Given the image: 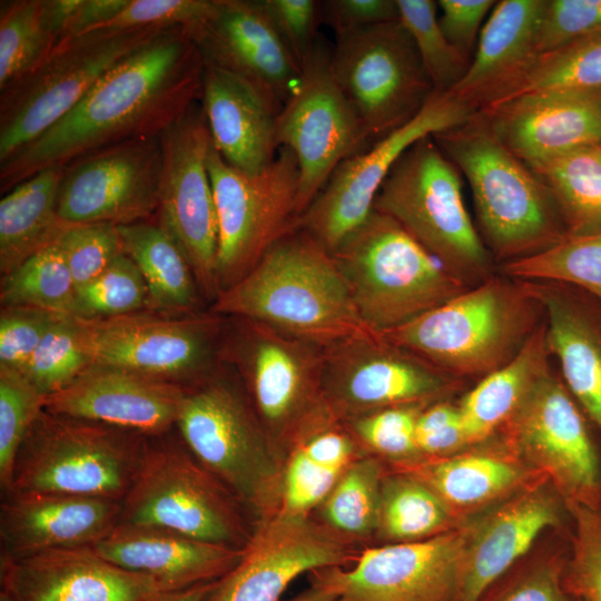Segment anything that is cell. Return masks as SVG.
Segmentation results:
<instances>
[{
	"label": "cell",
	"mask_w": 601,
	"mask_h": 601,
	"mask_svg": "<svg viewBox=\"0 0 601 601\" xmlns=\"http://www.w3.org/2000/svg\"><path fill=\"white\" fill-rule=\"evenodd\" d=\"M237 499L193 455L175 427L147 436L138 473L122 500L120 523L244 549Z\"/></svg>",
	"instance_id": "cell-8"
},
{
	"label": "cell",
	"mask_w": 601,
	"mask_h": 601,
	"mask_svg": "<svg viewBox=\"0 0 601 601\" xmlns=\"http://www.w3.org/2000/svg\"><path fill=\"white\" fill-rule=\"evenodd\" d=\"M548 186L568 236L601 230V144L528 165Z\"/></svg>",
	"instance_id": "cell-36"
},
{
	"label": "cell",
	"mask_w": 601,
	"mask_h": 601,
	"mask_svg": "<svg viewBox=\"0 0 601 601\" xmlns=\"http://www.w3.org/2000/svg\"><path fill=\"white\" fill-rule=\"evenodd\" d=\"M93 364L81 321L71 315H59L21 374L47 397L70 384Z\"/></svg>",
	"instance_id": "cell-41"
},
{
	"label": "cell",
	"mask_w": 601,
	"mask_h": 601,
	"mask_svg": "<svg viewBox=\"0 0 601 601\" xmlns=\"http://www.w3.org/2000/svg\"><path fill=\"white\" fill-rule=\"evenodd\" d=\"M417 450L432 455H447L467 445L459 406L439 402L418 414L415 427Z\"/></svg>",
	"instance_id": "cell-56"
},
{
	"label": "cell",
	"mask_w": 601,
	"mask_h": 601,
	"mask_svg": "<svg viewBox=\"0 0 601 601\" xmlns=\"http://www.w3.org/2000/svg\"><path fill=\"white\" fill-rule=\"evenodd\" d=\"M433 138L466 178L483 242L492 256L506 263L568 237L548 186L500 141L484 115L477 111Z\"/></svg>",
	"instance_id": "cell-3"
},
{
	"label": "cell",
	"mask_w": 601,
	"mask_h": 601,
	"mask_svg": "<svg viewBox=\"0 0 601 601\" xmlns=\"http://www.w3.org/2000/svg\"><path fill=\"white\" fill-rule=\"evenodd\" d=\"M43 395L24 375L0 365V486L10 489L18 450L45 408Z\"/></svg>",
	"instance_id": "cell-46"
},
{
	"label": "cell",
	"mask_w": 601,
	"mask_h": 601,
	"mask_svg": "<svg viewBox=\"0 0 601 601\" xmlns=\"http://www.w3.org/2000/svg\"><path fill=\"white\" fill-rule=\"evenodd\" d=\"M364 324L383 333L470 288L395 219L372 210L332 253Z\"/></svg>",
	"instance_id": "cell-5"
},
{
	"label": "cell",
	"mask_w": 601,
	"mask_h": 601,
	"mask_svg": "<svg viewBox=\"0 0 601 601\" xmlns=\"http://www.w3.org/2000/svg\"><path fill=\"white\" fill-rule=\"evenodd\" d=\"M294 601H338L337 595L331 590L317 587L312 592L295 599Z\"/></svg>",
	"instance_id": "cell-62"
},
{
	"label": "cell",
	"mask_w": 601,
	"mask_h": 601,
	"mask_svg": "<svg viewBox=\"0 0 601 601\" xmlns=\"http://www.w3.org/2000/svg\"><path fill=\"white\" fill-rule=\"evenodd\" d=\"M147 436L43 408L16 456L7 493H63L122 501Z\"/></svg>",
	"instance_id": "cell-7"
},
{
	"label": "cell",
	"mask_w": 601,
	"mask_h": 601,
	"mask_svg": "<svg viewBox=\"0 0 601 601\" xmlns=\"http://www.w3.org/2000/svg\"><path fill=\"white\" fill-rule=\"evenodd\" d=\"M494 0H440L439 24L453 47L472 60L481 24L486 13L493 9Z\"/></svg>",
	"instance_id": "cell-58"
},
{
	"label": "cell",
	"mask_w": 601,
	"mask_h": 601,
	"mask_svg": "<svg viewBox=\"0 0 601 601\" xmlns=\"http://www.w3.org/2000/svg\"><path fill=\"white\" fill-rule=\"evenodd\" d=\"M203 70L185 27L160 31L105 72L53 126L0 162V191L97 149L160 136L200 100Z\"/></svg>",
	"instance_id": "cell-1"
},
{
	"label": "cell",
	"mask_w": 601,
	"mask_h": 601,
	"mask_svg": "<svg viewBox=\"0 0 601 601\" xmlns=\"http://www.w3.org/2000/svg\"><path fill=\"white\" fill-rule=\"evenodd\" d=\"M471 530L370 549L352 570L324 573L318 587L338 601H456Z\"/></svg>",
	"instance_id": "cell-21"
},
{
	"label": "cell",
	"mask_w": 601,
	"mask_h": 601,
	"mask_svg": "<svg viewBox=\"0 0 601 601\" xmlns=\"http://www.w3.org/2000/svg\"><path fill=\"white\" fill-rule=\"evenodd\" d=\"M421 405L385 408L351 421L354 433L375 451L394 457L417 452L415 427Z\"/></svg>",
	"instance_id": "cell-52"
},
{
	"label": "cell",
	"mask_w": 601,
	"mask_h": 601,
	"mask_svg": "<svg viewBox=\"0 0 601 601\" xmlns=\"http://www.w3.org/2000/svg\"><path fill=\"white\" fill-rule=\"evenodd\" d=\"M80 321L95 364L126 368L187 388L224 362L227 317L209 308L189 314L145 309Z\"/></svg>",
	"instance_id": "cell-13"
},
{
	"label": "cell",
	"mask_w": 601,
	"mask_h": 601,
	"mask_svg": "<svg viewBox=\"0 0 601 601\" xmlns=\"http://www.w3.org/2000/svg\"><path fill=\"white\" fill-rule=\"evenodd\" d=\"M506 277L580 287L601 302V230L568 236L534 255L506 262Z\"/></svg>",
	"instance_id": "cell-38"
},
{
	"label": "cell",
	"mask_w": 601,
	"mask_h": 601,
	"mask_svg": "<svg viewBox=\"0 0 601 601\" xmlns=\"http://www.w3.org/2000/svg\"><path fill=\"white\" fill-rule=\"evenodd\" d=\"M65 166L45 168L0 200V276L58 242L71 225L57 209V195Z\"/></svg>",
	"instance_id": "cell-33"
},
{
	"label": "cell",
	"mask_w": 601,
	"mask_h": 601,
	"mask_svg": "<svg viewBox=\"0 0 601 601\" xmlns=\"http://www.w3.org/2000/svg\"><path fill=\"white\" fill-rule=\"evenodd\" d=\"M461 183L460 170L427 136L394 164L373 209L395 219L445 269L472 287L491 277L493 256L470 218Z\"/></svg>",
	"instance_id": "cell-6"
},
{
	"label": "cell",
	"mask_w": 601,
	"mask_h": 601,
	"mask_svg": "<svg viewBox=\"0 0 601 601\" xmlns=\"http://www.w3.org/2000/svg\"><path fill=\"white\" fill-rule=\"evenodd\" d=\"M479 112L526 165L601 144V88L528 93Z\"/></svg>",
	"instance_id": "cell-26"
},
{
	"label": "cell",
	"mask_w": 601,
	"mask_h": 601,
	"mask_svg": "<svg viewBox=\"0 0 601 601\" xmlns=\"http://www.w3.org/2000/svg\"><path fill=\"white\" fill-rule=\"evenodd\" d=\"M345 550L303 516L284 514L262 526L236 566L219 579L205 601H278L302 573L334 566Z\"/></svg>",
	"instance_id": "cell-25"
},
{
	"label": "cell",
	"mask_w": 601,
	"mask_h": 601,
	"mask_svg": "<svg viewBox=\"0 0 601 601\" xmlns=\"http://www.w3.org/2000/svg\"><path fill=\"white\" fill-rule=\"evenodd\" d=\"M601 33V0H545L539 27L541 55Z\"/></svg>",
	"instance_id": "cell-51"
},
{
	"label": "cell",
	"mask_w": 601,
	"mask_h": 601,
	"mask_svg": "<svg viewBox=\"0 0 601 601\" xmlns=\"http://www.w3.org/2000/svg\"><path fill=\"white\" fill-rule=\"evenodd\" d=\"M564 566L544 563L518 577L491 601H578L565 589Z\"/></svg>",
	"instance_id": "cell-59"
},
{
	"label": "cell",
	"mask_w": 601,
	"mask_h": 601,
	"mask_svg": "<svg viewBox=\"0 0 601 601\" xmlns=\"http://www.w3.org/2000/svg\"><path fill=\"white\" fill-rule=\"evenodd\" d=\"M422 482L451 509H471L519 487L526 479L522 467L491 454L445 456L421 470Z\"/></svg>",
	"instance_id": "cell-37"
},
{
	"label": "cell",
	"mask_w": 601,
	"mask_h": 601,
	"mask_svg": "<svg viewBox=\"0 0 601 601\" xmlns=\"http://www.w3.org/2000/svg\"><path fill=\"white\" fill-rule=\"evenodd\" d=\"M92 549L128 571L150 575L174 590L221 579L244 549L199 541L148 525L119 523Z\"/></svg>",
	"instance_id": "cell-29"
},
{
	"label": "cell",
	"mask_w": 601,
	"mask_h": 601,
	"mask_svg": "<svg viewBox=\"0 0 601 601\" xmlns=\"http://www.w3.org/2000/svg\"><path fill=\"white\" fill-rule=\"evenodd\" d=\"M160 136L114 144L67 164L57 195L60 218L71 225L117 226L154 218L162 167Z\"/></svg>",
	"instance_id": "cell-19"
},
{
	"label": "cell",
	"mask_w": 601,
	"mask_h": 601,
	"mask_svg": "<svg viewBox=\"0 0 601 601\" xmlns=\"http://www.w3.org/2000/svg\"><path fill=\"white\" fill-rule=\"evenodd\" d=\"M313 433L299 449L317 465L342 473L353 454L351 439L333 428H321Z\"/></svg>",
	"instance_id": "cell-60"
},
{
	"label": "cell",
	"mask_w": 601,
	"mask_h": 601,
	"mask_svg": "<svg viewBox=\"0 0 601 601\" xmlns=\"http://www.w3.org/2000/svg\"><path fill=\"white\" fill-rule=\"evenodd\" d=\"M58 316V314L35 307L1 306L0 365L22 373L46 332Z\"/></svg>",
	"instance_id": "cell-53"
},
{
	"label": "cell",
	"mask_w": 601,
	"mask_h": 601,
	"mask_svg": "<svg viewBox=\"0 0 601 601\" xmlns=\"http://www.w3.org/2000/svg\"><path fill=\"white\" fill-rule=\"evenodd\" d=\"M186 390L126 368L93 364L48 395L45 408L152 436L176 427Z\"/></svg>",
	"instance_id": "cell-24"
},
{
	"label": "cell",
	"mask_w": 601,
	"mask_h": 601,
	"mask_svg": "<svg viewBox=\"0 0 601 601\" xmlns=\"http://www.w3.org/2000/svg\"><path fill=\"white\" fill-rule=\"evenodd\" d=\"M594 88H601V33L542 53L529 75L502 102L541 91Z\"/></svg>",
	"instance_id": "cell-45"
},
{
	"label": "cell",
	"mask_w": 601,
	"mask_h": 601,
	"mask_svg": "<svg viewBox=\"0 0 601 601\" xmlns=\"http://www.w3.org/2000/svg\"><path fill=\"white\" fill-rule=\"evenodd\" d=\"M42 16V0L0 4V91L38 68L57 47Z\"/></svg>",
	"instance_id": "cell-40"
},
{
	"label": "cell",
	"mask_w": 601,
	"mask_h": 601,
	"mask_svg": "<svg viewBox=\"0 0 601 601\" xmlns=\"http://www.w3.org/2000/svg\"><path fill=\"white\" fill-rule=\"evenodd\" d=\"M118 227L124 253L147 285L149 311L189 314L208 309L181 248L155 217Z\"/></svg>",
	"instance_id": "cell-35"
},
{
	"label": "cell",
	"mask_w": 601,
	"mask_h": 601,
	"mask_svg": "<svg viewBox=\"0 0 601 601\" xmlns=\"http://www.w3.org/2000/svg\"><path fill=\"white\" fill-rule=\"evenodd\" d=\"M162 30H96L59 42L38 68L0 91V162L53 126L105 72Z\"/></svg>",
	"instance_id": "cell-12"
},
{
	"label": "cell",
	"mask_w": 601,
	"mask_h": 601,
	"mask_svg": "<svg viewBox=\"0 0 601 601\" xmlns=\"http://www.w3.org/2000/svg\"><path fill=\"white\" fill-rule=\"evenodd\" d=\"M400 20L410 32L435 92H447L466 73L471 60L444 36L432 0H396Z\"/></svg>",
	"instance_id": "cell-44"
},
{
	"label": "cell",
	"mask_w": 601,
	"mask_h": 601,
	"mask_svg": "<svg viewBox=\"0 0 601 601\" xmlns=\"http://www.w3.org/2000/svg\"><path fill=\"white\" fill-rule=\"evenodd\" d=\"M331 55L325 41L318 39L302 67L297 87L276 116V142L288 148L298 164L297 217L345 159L370 147L333 76Z\"/></svg>",
	"instance_id": "cell-15"
},
{
	"label": "cell",
	"mask_w": 601,
	"mask_h": 601,
	"mask_svg": "<svg viewBox=\"0 0 601 601\" xmlns=\"http://www.w3.org/2000/svg\"><path fill=\"white\" fill-rule=\"evenodd\" d=\"M475 114L447 92H433L408 122L345 159L312 204L297 217L302 229L332 253L361 226L394 164L415 142L467 121Z\"/></svg>",
	"instance_id": "cell-17"
},
{
	"label": "cell",
	"mask_w": 601,
	"mask_h": 601,
	"mask_svg": "<svg viewBox=\"0 0 601 601\" xmlns=\"http://www.w3.org/2000/svg\"><path fill=\"white\" fill-rule=\"evenodd\" d=\"M122 501L63 493H8L0 505V559L93 546L120 523Z\"/></svg>",
	"instance_id": "cell-27"
},
{
	"label": "cell",
	"mask_w": 601,
	"mask_h": 601,
	"mask_svg": "<svg viewBox=\"0 0 601 601\" xmlns=\"http://www.w3.org/2000/svg\"><path fill=\"white\" fill-rule=\"evenodd\" d=\"M454 377L386 342L378 333L323 348L325 401L357 416L421 405L454 387Z\"/></svg>",
	"instance_id": "cell-20"
},
{
	"label": "cell",
	"mask_w": 601,
	"mask_h": 601,
	"mask_svg": "<svg viewBox=\"0 0 601 601\" xmlns=\"http://www.w3.org/2000/svg\"><path fill=\"white\" fill-rule=\"evenodd\" d=\"M578 601H580V600H578Z\"/></svg>",
	"instance_id": "cell-64"
},
{
	"label": "cell",
	"mask_w": 601,
	"mask_h": 601,
	"mask_svg": "<svg viewBox=\"0 0 601 601\" xmlns=\"http://www.w3.org/2000/svg\"><path fill=\"white\" fill-rule=\"evenodd\" d=\"M574 520L572 555L564 566L568 592L580 601H601V510L566 504Z\"/></svg>",
	"instance_id": "cell-48"
},
{
	"label": "cell",
	"mask_w": 601,
	"mask_h": 601,
	"mask_svg": "<svg viewBox=\"0 0 601 601\" xmlns=\"http://www.w3.org/2000/svg\"><path fill=\"white\" fill-rule=\"evenodd\" d=\"M559 515L556 499L543 487H532L472 526L456 601H482Z\"/></svg>",
	"instance_id": "cell-30"
},
{
	"label": "cell",
	"mask_w": 601,
	"mask_h": 601,
	"mask_svg": "<svg viewBox=\"0 0 601 601\" xmlns=\"http://www.w3.org/2000/svg\"><path fill=\"white\" fill-rule=\"evenodd\" d=\"M185 28L205 65L243 80L280 111L302 69L260 0H215L204 20Z\"/></svg>",
	"instance_id": "cell-22"
},
{
	"label": "cell",
	"mask_w": 601,
	"mask_h": 601,
	"mask_svg": "<svg viewBox=\"0 0 601 601\" xmlns=\"http://www.w3.org/2000/svg\"><path fill=\"white\" fill-rule=\"evenodd\" d=\"M319 9L336 36L400 19L396 0H327Z\"/></svg>",
	"instance_id": "cell-57"
},
{
	"label": "cell",
	"mask_w": 601,
	"mask_h": 601,
	"mask_svg": "<svg viewBox=\"0 0 601 601\" xmlns=\"http://www.w3.org/2000/svg\"><path fill=\"white\" fill-rule=\"evenodd\" d=\"M214 7L215 0H128L112 19L97 30L190 27L204 20Z\"/></svg>",
	"instance_id": "cell-50"
},
{
	"label": "cell",
	"mask_w": 601,
	"mask_h": 601,
	"mask_svg": "<svg viewBox=\"0 0 601 601\" xmlns=\"http://www.w3.org/2000/svg\"><path fill=\"white\" fill-rule=\"evenodd\" d=\"M148 309L145 279L124 252L97 277L76 287L72 316L106 319Z\"/></svg>",
	"instance_id": "cell-43"
},
{
	"label": "cell",
	"mask_w": 601,
	"mask_h": 601,
	"mask_svg": "<svg viewBox=\"0 0 601 601\" xmlns=\"http://www.w3.org/2000/svg\"><path fill=\"white\" fill-rule=\"evenodd\" d=\"M209 309L265 323L321 347L375 334L359 317L332 254L298 228L276 242Z\"/></svg>",
	"instance_id": "cell-2"
},
{
	"label": "cell",
	"mask_w": 601,
	"mask_h": 601,
	"mask_svg": "<svg viewBox=\"0 0 601 601\" xmlns=\"http://www.w3.org/2000/svg\"><path fill=\"white\" fill-rule=\"evenodd\" d=\"M526 282L491 276L396 328L378 333L456 378L484 377L510 362L541 324Z\"/></svg>",
	"instance_id": "cell-4"
},
{
	"label": "cell",
	"mask_w": 601,
	"mask_h": 601,
	"mask_svg": "<svg viewBox=\"0 0 601 601\" xmlns=\"http://www.w3.org/2000/svg\"><path fill=\"white\" fill-rule=\"evenodd\" d=\"M331 68L370 147L412 120L434 92L400 19L337 35Z\"/></svg>",
	"instance_id": "cell-10"
},
{
	"label": "cell",
	"mask_w": 601,
	"mask_h": 601,
	"mask_svg": "<svg viewBox=\"0 0 601 601\" xmlns=\"http://www.w3.org/2000/svg\"><path fill=\"white\" fill-rule=\"evenodd\" d=\"M526 283L542 305L546 346L565 387L601 430V317L568 285Z\"/></svg>",
	"instance_id": "cell-32"
},
{
	"label": "cell",
	"mask_w": 601,
	"mask_h": 601,
	"mask_svg": "<svg viewBox=\"0 0 601 601\" xmlns=\"http://www.w3.org/2000/svg\"><path fill=\"white\" fill-rule=\"evenodd\" d=\"M503 428L510 445L550 476L566 504L600 509L598 452L575 400L550 368Z\"/></svg>",
	"instance_id": "cell-18"
},
{
	"label": "cell",
	"mask_w": 601,
	"mask_h": 601,
	"mask_svg": "<svg viewBox=\"0 0 601 601\" xmlns=\"http://www.w3.org/2000/svg\"><path fill=\"white\" fill-rule=\"evenodd\" d=\"M549 354L543 321L510 362L482 377L463 397L459 410L467 445L504 426L550 368Z\"/></svg>",
	"instance_id": "cell-34"
},
{
	"label": "cell",
	"mask_w": 601,
	"mask_h": 601,
	"mask_svg": "<svg viewBox=\"0 0 601 601\" xmlns=\"http://www.w3.org/2000/svg\"><path fill=\"white\" fill-rule=\"evenodd\" d=\"M282 40L298 66L308 60L317 41L319 2L314 0H260Z\"/></svg>",
	"instance_id": "cell-54"
},
{
	"label": "cell",
	"mask_w": 601,
	"mask_h": 601,
	"mask_svg": "<svg viewBox=\"0 0 601 601\" xmlns=\"http://www.w3.org/2000/svg\"><path fill=\"white\" fill-rule=\"evenodd\" d=\"M57 244L76 287L97 277L124 252L119 227L111 223L70 225Z\"/></svg>",
	"instance_id": "cell-49"
},
{
	"label": "cell",
	"mask_w": 601,
	"mask_h": 601,
	"mask_svg": "<svg viewBox=\"0 0 601 601\" xmlns=\"http://www.w3.org/2000/svg\"><path fill=\"white\" fill-rule=\"evenodd\" d=\"M162 167L155 218L186 256L209 306L217 285V213L207 167L211 138L200 100L161 136Z\"/></svg>",
	"instance_id": "cell-14"
},
{
	"label": "cell",
	"mask_w": 601,
	"mask_h": 601,
	"mask_svg": "<svg viewBox=\"0 0 601 601\" xmlns=\"http://www.w3.org/2000/svg\"><path fill=\"white\" fill-rule=\"evenodd\" d=\"M381 490L374 461L349 466L331 491L325 516L335 528L354 534L371 531L380 521Z\"/></svg>",
	"instance_id": "cell-47"
},
{
	"label": "cell",
	"mask_w": 601,
	"mask_h": 601,
	"mask_svg": "<svg viewBox=\"0 0 601 601\" xmlns=\"http://www.w3.org/2000/svg\"><path fill=\"white\" fill-rule=\"evenodd\" d=\"M339 476L341 472L317 465L298 447L285 476L286 513L303 516L331 493Z\"/></svg>",
	"instance_id": "cell-55"
},
{
	"label": "cell",
	"mask_w": 601,
	"mask_h": 601,
	"mask_svg": "<svg viewBox=\"0 0 601 601\" xmlns=\"http://www.w3.org/2000/svg\"><path fill=\"white\" fill-rule=\"evenodd\" d=\"M200 104L213 146L227 164L256 174L276 158L277 111L249 85L205 65Z\"/></svg>",
	"instance_id": "cell-31"
},
{
	"label": "cell",
	"mask_w": 601,
	"mask_h": 601,
	"mask_svg": "<svg viewBox=\"0 0 601 601\" xmlns=\"http://www.w3.org/2000/svg\"><path fill=\"white\" fill-rule=\"evenodd\" d=\"M76 284L58 244L38 252L0 279L1 306L73 313Z\"/></svg>",
	"instance_id": "cell-39"
},
{
	"label": "cell",
	"mask_w": 601,
	"mask_h": 601,
	"mask_svg": "<svg viewBox=\"0 0 601 601\" xmlns=\"http://www.w3.org/2000/svg\"><path fill=\"white\" fill-rule=\"evenodd\" d=\"M226 317L223 359L240 377L267 435L304 422L316 400H325L324 347L262 322Z\"/></svg>",
	"instance_id": "cell-16"
},
{
	"label": "cell",
	"mask_w": 601,
	"mask_h": 601,
	"mask_svg": "<svg viewBox=\"0 0 601 601\" xmlns=\"http://www.w3.org/2000/svg\"><path fill=\"white\" fill-rule=\"evenodd\" d=\"M217 581L218 580L199 583L184 589L161 592L142 601H205Z\"/></svg>",
	"instance_id": "cell-61"
},
{
	"label": "cell",
	"mask_w": 601,
	"mask_h": 601,
	"mask_svg": "<svg viewBox=\"0 0 601 601\" xmlns=\"http://www.w3.org/2000/svg\"><path fill=\"white\" fill-rule=\"evenodd\" d=\"M176 431L239 500L263 502L274 472L268 435L231 365L187 387Z\"/></svg>",
	"instance_id": "cell-9"
},
{
	"label": "cell",
	"mask_w": 601,
	"mask_h": 601,
	"mask_svg": "<svg viewBox=\"0 0 601 601\" xmlns=\"http://www.w3.org/2000/svg\"><path fill=\"white\" fill-rule=\"evenodd\" d=\"M0 601H10L6 593L0 591Z\"/></svg>",
	"instance_id": "cell-63"
},
{
	"label": "cell",
	"mask_w": 601,
	"mask_h": 601,
	"mask_svg": "<svg viewBox=\"0 0 601 601\" xmlns=\"http://www.w3.org/2000/svg\"><path fill=\"white\" fill-rule=\"evenodd\" d=\"M545 0H501L482 27L464 77L447 93L475 112L505 100L541 56Z\"/></svg>",
	"instance_id": "cell-28"
},
{
	"label": "cell",
	"mask_w": 601,
	"mask_h": 601,
	"mask_svg": "<svg viewBox=\"0 0 601 601\" xmlns=\"http://www.w3.org/2000/svg\"><path fill=\"white\" fill-rule=\"evenodd\" d=\"M207 167L217 213L220 294L245 277L294 228L299 170L295 155L282 147L268 167L247 174L227 164L213 142Z\"/></svg>",
	"instance_id": "cell-11"
},
{
	"label": "cell",
	"mask_w": 601,
	"mask_h": 601,
	"mask_svg": "<svg viewBox=\"0 0 601 601\" xmlns=\"http://www.w3.org/2000/svg\"><path fill=\"white\" fill-rule=\"evenodd\" d=\"M0 581L10 601H142L174 590L109 562L92 546L0 559Z\"/></svg>",
	"instance_id": "cell-23"
},
{
	"label": "cell",
	"mask_w": 601,
	"mask_h": 601,
	"mask_svg": "<svg viewBox=\"0 0 601 601\" xmlns=\"http://www.w3.org/2000/svg\"><path fill=\"white\" fill-rule=\"evenodd\" d=\"M451 509L424 482L395 477L381 490L380 521L385 534L412 541L446 529Z\"/></svg>",
	"instance_id": "cell-42"
}]
</instances>
